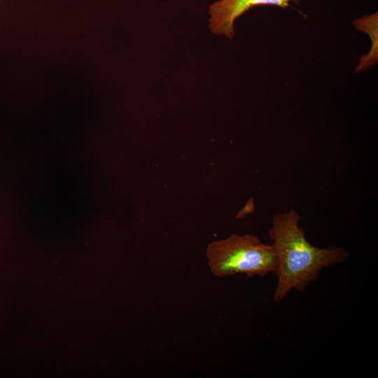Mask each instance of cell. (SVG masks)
<instances>
[{"mask_svg":"<svg viewBox=\"0 0 378 378\" xmlns=\"http://www.w3.org/2000/svg\"><path fill=\"white\" fill-rule=\"evenodd\" d=\"M291 2L298 4L299 0H219L209 7V28L216 35L232 39L236 20L250 9L268 5L293 8Z\"/></svg>","mask_w":378,"mask_h":378,"instance_id":"cell-3","label":"cell"},{"mask_svg":"<svg viewBox=\"0 0 378 378\" xmlns=\"http://www.w3.org/2000/svg\"><path fill=\"white\" fill-rule=\"evenodd\" d=\"M211 272L217 276L245 274L265 276L275 273L276 258L272 244L251 234H232L211 243L206 251Z\"/></svg>","mask_w":378,"mask_h":378,"instance_id":"cell-2","label":"cell"},{"mask_svg":"<svg viewBox=\"0 0 378 378\" xmlns=\"http://www.w3.org/2000/svg\"><path fill=\"white\" fill-rule=\"evenodd\" d=\"M353 25L358 31L365 32L371 39L370 51L361 56L355 72L365 71L376 65L378 62V13H373L364 15L353 21Z\"/></svg>","mask_w":378,"mask_h":378,"instance_id":"cell-4","label":"cell"},{"mask_svg":"<svg viewBox=\"0 0 378 378\" xmlns=\"http://www.w3.org/2000/svg\"><path fill=\"white\" fill-rule=\"evenodd\" d=\"M299 220L300 216L294 210L272 218L269 235L276 258L275 302H281L291 290L304 291L317 280L323 269L349 258L348 251L342 247L319 248L311 244Z\"/></svg>","mask_w":378,"mask_h":378,"instance_id":"cell-1","label":"cell"},{"mask_svg":"<svg viewBox=\"0 0 378 378\" xmlns=\"http://www.w3.org/2000/svg\"><path fill=\"white\" fill-rule=\"evenodd\" d=\"M1 1V0H0V1Z\"/></svg>","mask_w":378,"mask_h":378,"instance_id":"cell-5","label":"cell"}]
</instances>
